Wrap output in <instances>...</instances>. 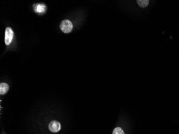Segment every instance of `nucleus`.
Here are the masks:
<instances>
[{"mask_svg":"<svg viewBox=\"0 0 179 134\" xmlns=\"http://www.w3.org/2000/svg\"><path fill=\"white\" fill-rule=\"evenodd\" d=\"M9 90V85L6 83H1L0 84V94H6Z\"/></svg>","mask_w":179,"mask_h":134,"instance_id":"nucleus-4","label":"nucleus"},{"mask_svg":"<svg viewBox=\"0 0 179 134\" xmlns=\"http://www.w3.org/2000/svg\"><path fill=\"white\" fill-rule=\"evenodd\" d=\"M13 32L10 28H6L5 31V43L6 45H9L13 40Z\"/></svg>","mask_w":179,"mask_h":134,"instance_id":"nucleus-2","label":"nucleus"},{"mask_svg":"<svg viewBox=\"0 0 179 134\" xmlns=\"http://www.w3.org/2000/svg\"><path fill=\"white\" fill-rule=\"evenodd\" d=\"M48 128L51 132H57L61 129V124L57 121H52L49 123Z\"/></svg>","mask_w":179,"mask_h":134,"instance_id":"nucleus-3","label":"nucleus"},{"mask_svg":"<svg viewBox=\"0 0 179 134\" xmlns=\"http://www.w3.org/2000/svg\"><path fill=\"white\" fill-rule=\"evenodd\" d=\"M113 134H124V132L121 128L117 127L113 130Z\"/></svg>","mask_w":179,"mask_h":134,"instance_id":"nucleus-7","label":"nucleus"},{"mask_svg":"<svg viewBox=\"0 0 179 134\" xmlns=\"http://www.w3.org/2000/svg\"><path fill=\"white\" fill-rule=\"evenodd\" d=\"M34 9L37 13H43L45 12L46 10V6L43 4H36V6L34 7Z\"/></svg>","mask_w":179,"mask_h":134,"instance_id":"nucleus-5","label":"nucleus"},{"mask_svg":"<svg viewBox=\"0 0 179 134\" xmlns=\"http://www.w3.org/2000/svg\"><path fill=\"white\" fill-rule=\"evenodd\" d=\"M60 28L62 32L65 33H68L73 30V23L70 20L65 19L61 21L60 24Z\"/></svg>","mask_w":179,"mask_h":134,"instance_id":"nucleus-1","label":"nucleus"},{"mask_svg":"<svg viewBox=\"0 0 179 134\" xmlns=\"http://www.w3.org/2000/svg\"><path fill=\"white\" fill-rule=\"evenodd\" d=\"M137 3L141 8H144L148 6V4H149V1H148V0H137Z\"/></svg>","mask_w":179,"mask_h":134,"instance_id":"nucleus-6","label":"nucleus"}]
</instances>
